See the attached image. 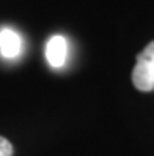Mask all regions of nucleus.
I'll return each instance as SVG.
<instances>
[{
  "label": "nucleus",
  "instance_id": "nucleus-1",
  "mask_svg": "<svg viewBox=\"0 0 154 156\" xmlns=\"http://www.w3.org/2000/svg\"><path fill=\"white\" fill-rule=\"evenodd\" d=\"M132 82L140 91L154 90V41H151L137 55L132 71Z\"/></svg>",
  "mask_w": 154,
  "mask_h": 156
},
{
  "label": "nucleus",
  "instance_id": "nucleus-2",
  "mask_svg": "<svg viewBox=\"0 0 154 156\" xmlns=\"http://www.w3.org/2000/svg\"><path fill=\"white\" fill-rule=\"evenodd\" d=\"M46 58L52 68L65 66L68 58V41L61 35H53L46 44Z\"/></svg>",
  "mask_w": 154,
  "mask_h": 156
},
{
  "label": "nucleus",
  "instance_id": "nucleus-3",
  "mask_svg": "<svg viewBox=\"0 0 154 156\" xmlns=\"http://www.w3.org/2000/svg\"><path fill=\"white\" fill-rule=\"evenodd\" d=\"M22 52V38L21 35L13 29L3 27L0 30V54L5 58H16Z\"/></svg>",
  "mask_w": 154,
  "mask_h": 156
},
{
  "label": "nucleus",
  "instance_id": "nucleus-4",
  "mask_svg": "<svg viewBox=\"0 0 154 156\" xmlns=\"http://www.w3.org/2000/svg\"><path fill=\"white\" fill-rule=\"evenodd\" d=\"M0 156H13V145L2 136H0Z\"/></svg>",
  "mask_w": 154,
  "mask_h": 156
}]
</instances>
